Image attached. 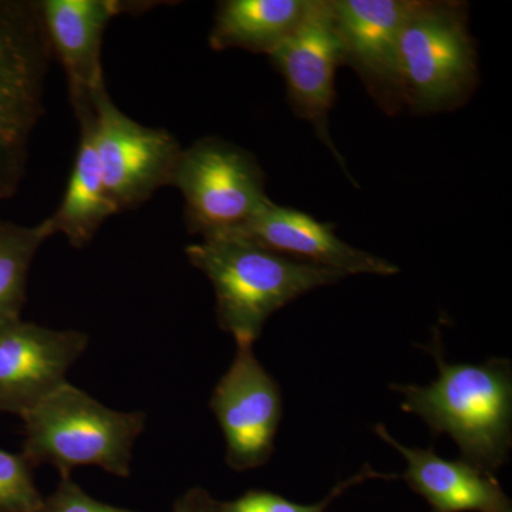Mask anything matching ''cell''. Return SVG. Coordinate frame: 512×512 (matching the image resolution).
<instances>
[{"label":"cell","instance_id":"1","mask_svg":"<svg viewBox=\"0 0 512 512\" xmlns=\"http://www.w3.org/2000/svg\"><path fill=\"white\" fill-rule=\"evenodd\" d=\"M439 377L429 386L392 384L402 394V410L426 421L434 434H448L460 460L494 474L512 447V369L508 359L448 363L434 336L429 346Z\"/></svg>","mask_w":512,"mask_h":512},{"label":"cell","instance_id":"2","mask_svg":"<svg viewBox=\"0 0 512 512\" xmlns=\"http://www.w3.org/2000/svg\"><path fill=\"white\" fill-rule=\"evenodd\" d=\"M185 255L210 279L218 326L235 342L255 343L276 311L348 276L231 238L202 239Z\"/></svg>","mask_w":512,"mask_h":512},{"label":"cell","instance_id":"3","mask_svg":"<svg viewBox=\"0 0 512 512\" xmlns=\"http://www.w3.org/2000/svg\"><path fill=\"white\" fill-rule=\"evenodd\" d=\"M22 420V454L33 467H55L60 480L72 478L77 467H100L127 478L147 414L110 409L67 382Z\"/></svg>","mask_w":512,"mask_h":512},{"label":"cell","instance_id":"4","mask_svg":"<svg viewBox=\"0 0 512 512\" xmlns=\"http://www.w3.org/2000/svg\"><path fill=\"white\" fill-rule=\"evenodd\" d=\"M404 107L414 114L456 110L476 90V43L467 3L414 0L400 36Z\"/></svg>","mask_w":512,"mask_h":512},{"label":"cell","instance_id":"5","mask_svg":"<svg viewBox=\"0 0 512 512\" xmlns=\"http://www.w3.org/2000/svg\"><path fill=\"white\" fill-rule=\"evenodd\" d=\"M52 57L39 2L0 0V202L25 177Z\"/></svg>","mask_w":512,"mask_h":512},{"label":"cell","instance_id":"6","mask_svg":"<svg viewBox=\"0 0 512 512\" xmlns=\"http://www.w3.org/2000/svg\"><path fill=\"white\" fill-rule=\"evenodd\" d=\"M171 187L183 195L188 231L202 239L227 234L269 201L255 156L220 137L201 138L183 150Z\"/></svg>","mask_w":512,"mask_h":512},{"label":"cell","instance_id":"7","mask_svg":"<svg viewBox=\"0 0 512 512\" xmlns=\"http://www.w3.org/2000/svg\"><path fill=\"white\" fill-rule=\"evenodd\" d=\"M92 131L101 177L119 211L133 210L173 183L183 148L164 128L130 119L101 90L93 101Z\"/></svg>","mask_w":512,"mask_h":512},{"label":"cell","instance_id":"8","mask_svg":"<svg viewBox=\"0 0 512 512\" xmlns=\"http://www.w3.org/2000/svg\"><path fill=\"white\" fill-rule=\"evenodd\" d=\"M234 360L210 399L224 434L225 461L237 473L265 466L282 420L281 386L255 356L254 343L235 342Z\"/></svg>","mask_w":512,"mask_h":512},{"label":"cell","instance_id":"9","mask_svg":"<svg viewBox=\"0 0 512 512\" xmlns=\"http://www.w3.org/2000/svg\"><path fill=\"white\" fill-rule=\"evenodd\" d=\"M268 56L284 77L289 104L296 116L315 127L320 140L343 167L328 128L329 113L336 100V70L343 64L330 0H312L298 28Z\"/></svg>","mask_w":512,"mask_h":512},{"label":"cell","instance_id":"10","mask_svg":"<svg viewBox=\"0 0 512 512\" xmlns=\"http://www.w3.org/2000/svg\"><path fill=\"white\" fill-rule=\"evenodd\" d=\"M414 0H330L349 64L384 113L404 109L400 36Z\"/></svg>","mask_w":512,"mask_h":512},{"label":"cell","instance_id":"11","mask_svg":"<svg viewBox=\"0 0 512 512\" xmlns=\"http://www.w3.org/2000/svg\"><path fill=\"white\" fill-rule=\"evenodd\" d=\"M82 330L32 322L0 329V413L22 419L67 383V372L89 346Z\"/></svg>","mask_w":512,"mask_h":512},{"label":"cell","instance_id":"12","mask_svg":"<svg viewBox=\"0 0 512 512\" xmlns=\"http://www.w3.org/2000/svg\"><path fill=\"white\" fill-rule=\"evenodd\" d=\"M153 2L42 0L40 15L52 55L62 64L76 116L93 110L106 89L101 46L107 26L121 13H141Z\"/></svg>","mask_w":512,"mask_h":512},{"label":"cell","instance_id":"13","mask_svg":"<svg viewBox=\"0 0 512 512\" xmlns=\"http://www.w3.org/2000/svg\"><path fill=\"white\" fill-rule=\"evenodd\" d=\"M336 225L269 200L251 218L227 234L231 238L285 256L343 272L345 275H394L399 268L387 259L353 248L335 234Z\"/></svg>","mask_w":512,"mask_h":512},{"label":"cell","instance_id":"14","mask_svg":"<svg viewBox=\"0 0 512 512\" xmlns=\"http://www.w3.org/2000/svg\"><path fill=\"white\" fill-rule=\"evenodd\" d=\"M375 433L407 461L403 480L424 498L433 512H512L510 497L494 474L463 460H446L433 448L407 447L394 439L384 424Z\"/></svg>","mask_w":512,"mask_h":512},{"label":"cell","instance_id":"15","mask_svg":"<svg viewBox=\"0 0 512 512\" xmlns=\"http://www.w3.org/2000/svg\"><path fill=\"white\" fill-rule=\"evenodd\" d=\"M92 117L93 110L77 117L80 123V143L72 173L59 208L47 218L53 235H64L74 248L87 247L101 225L120 212L101 177L94 148Z\"/></svg>","mask_w":512,"mask_h":512},{"label":"cell","instance_id":"16","mask_svg":"<svg viewBox=\"0 0 512 512\" xmlns=\"http://www.w3.org/2000/svg\"><path fill=\"white\" fill-rule=\"evenodd\" d=\"M312 0H224L208 36L212 50L269 55L305 18Z\"/></svg>","mask_w":512,"mask_h":512},{"label":"cell","instance_id":"17","mask_svg":"<svg viewBox=\"0 0 512 512\" xmlns=\"http://www.w3.org/2000/svg\"><path fill=\"white\" fill-rule=\"evenodd\" d=\"M50 237L47 220L28 227L0 218V329L22 320L30 266Z\"/></svg>","mask_w":512,"mask_h":512},{"label":"cell","instance_id":"18","mask_svg":"<svg viewBox=\"0 0 512 512\" xmlns=\"http://www.w3.org/2000/svg\"><path fill=\"white\" fill-rule=\"evenodd\" d=\"M392 480L399 478L392 474H382L373 470L372 466L365 464L359 473L340 481L330 490V493L316 504H298L282 497V495L271 493L266 490H249L241 497L231 501H218L217 512H328L333 501L338 500L340 495L346 493L356 485L366 483L370 480Z\"/></svg>","mask_w":512,"mask_h":512},{"label":"cell","instance_id":"19","mask_svg":"<svg viewBox=\"0 0 512 512\" xmlns=\"http://www.w3.org/2000/svg\"><path fill=\"white\" fill-rule=\"evenodd\" d=\"M35 467L22 453L0 450V512H35L43 495L35 483Z\"/></svg>","mask_w":512,"mask_h":512},{"label":"cell","instance_id":"20","mask_svg":"<svg viewBox=\"0 0 512 512\" xmlns=\"http://www.w3.org/2000/svg\"><path fill=\"white\" fill-rule=\"evenodd\" d=\"M35 512H138L128 508L101 503L80 487L72 478L60 480L49 497H43Z\"/></svg>","mask_w":512,"mask_h":512},{"label":"cell","instance_id":"21","mask_svg":"<svg viewBox=\"0 0 512 512\" xmlns=\"http://www.w3.org/2000/svg\"><path fill=\"white\" fill-rule=\"evenodd\" d=\"M217 503L205 488L191 487L174 501L171 512H217Z\"/></svg>","mask_w":512,"mask_h":512}]
</instances>
